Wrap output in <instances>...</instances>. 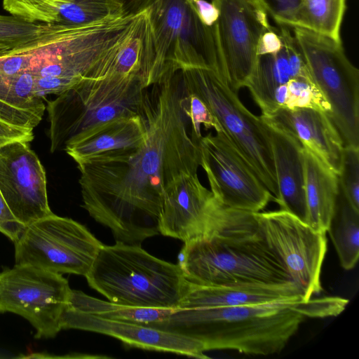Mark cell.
Returning a JSON list of instances; mask_svg holds the SVG:
<instances>
[{
	"mask_svg": "<svg viewBox=\"0 0 359 359\" xmlns=\"http://www.w3.org/2000/svg\"><path fill=\"white\" fill-rule=\"evenodd\" d=\"M122 6L123 15L137 14L146 8L150 0H116Z\"/></svg>",
	"mask_w": 359,
	"mask_h": 359,
	"instance_id": "obj_38",
	"label": "cell"
},
{
	"mask_svg": "<svg viewBox=\"0 0 359 359\" xmlns=\"http://www.w3.org/2000/svg\"><path fill=\"white\" fill-rule=\"evenodd\" d=\"M46 23L26 21L13 15H0V57L36 39Z\"/></svg>",
	"mask_w": 359,
	"mask_h": 359,
	"instance_id": "obj_28",
	"label": "cell"
},
{
	"mask_svg": "<svg viewBox=\"0 0 359 359\" xmlns=\"http://www.w3.org/2000/svg\"><path fill=\"white\" fill-rule=\"evenodd\" d=\"M178 264L187 280L200 285L292 282L255 212L226 206L210 234L184 243Z\"/></svg>",
	"mask_w": 359,
	"mask_h": 359,
	"instance_id": "obj_2",
	"label": "cell"
},
{
	"mask_svg": "<svg viewBox=\"0 0 359 359\" xmlns=\"http://www.w3.org/2000/svg\"><path fill=\"white\" fill-rule=\"evenodd\" d=\"M33 130L14 126L0 118V147L15 142L32 141Z\"/></svg>",
	"mask_w": 359,
	"mask_h": 359,
	"instance_id": "obj_36",
	"label": "cell"
},
{
	"mask_svg": "<svg viewBox=\"0 0 359 359\" xmlns=\"http://www.w3.org/2000/svg\"><path fill=\"white\" fill-rule=\"evenodd\" d=\"M224 208L197 173L182 174L166 190L158 231L184 243L206 237L216 228Z\"/></svg>",
	"mask_w": 359,
	"mask_h": 359,
	"instance_id": "obj_15",
	"label": "cell"
},
{
	"mask_svg": "<svg viewBox=\"0 0 359 359\" xmlns=\"http://www.w3.org/2000/svg\"><path fill=\"white\" fill-rule=\"evenodd\" d=\"M302 0H262L267 13L280 26L289 27Z\"/></svg>",
	"mask_w": 359,
	"mask_h": 359,
	"instance_id": "obj_34",
	"label": "cell"
},
{
	"mask_svg": "<svg viewBox=\"0 0 359 359\" xmlns=\"http://www.w3.org/2000/svg\"><path fill=\"white\" fill-rule=\"evenodd\" d=\"M182 106L184 114L190 121L191 135L196 143L198 144L203 137L201 130V125H203L206 129L214 128L216 133L221 131L216 118L205 104L196 95L186 94L183 90Z\"/></svg>",
	"mask_w": 359,
	"mask_h": 359,
	"instance_id": "obj_32",
	"label": "cell"
},
{
	"mask_svg": "<svg viewBox=\"0 0 359 359\" xmlns=\"http://www.w3.org/2000/svg\"><path fill=\"white\" fill-rule=\"evenodd\" d=\"M298 302H304L303 294L293 282L206 286L187 280L179 308H217Z\"/></svg>",
	"mask_w": 359,
	"mask_h": 359,
	"instance_id": "obj_18",
	"label": "cell"
},
{
	"mask_svg": "<svg viewBox=\"0 0 359 359\" xmlns=\"http://www.w3.org/2000/svg\"><path fill=\"white\" fill-rule=\"evenodd\" d=\"M29 142L0 147V191L14 217L26 226L53 213L44 168Z\"/></svg>",
	"mask_w": 359,
	"mask_h": 359,
	"instance_id": "obj_14",
	"label": "cell"
},
{
	"mask_svg": "<svg viewBox=\"0 0 359 359\" xmlns=\"http://www.w3.org/2000/svg\"><path fill=\"white\" fill-rule=\"evenodd\" d=\"M304 160L306 224L316 231L327 233L339 194V177L304 147Z\"/></svg>",
	"mask_w": 359,
	"mask_h": 359,
	"instance_id": "obj_20",
	"label": "cell"
},
{
	"mask_svg": "<svg viewBox=\"0 0 359 359\" xmlns=\"http://www.w3.org/2000/svg\"><path fill=\"white\" fill-rule=\"evenodd\" d=\"M179 70L184 92L196 95L205 104L218 122L220 132L275 200L278 195L275 166L269 132L262 117L249 111L238 93L215 71L201 67Z\"/></svg>",
	"mask_w": 359,
	"mask_h": 359,
	"instance_id": "obj_6",
	"label": "cell"
},
{
	"mask_svg": "<svg viewBox=\"0 0 359 359\" xmlns=\"http://www.w3.org/2000/svg\"><path fill=\"white\" fill-rule=\"evenodd\" d=\"M147 90V137L139 147L112 151L77 164L82 207L109 228L116 242L142 245L156 236L167 189L197 173L201 151L188 132L180 70L168 68Z\"/></svg>",
	"mask_w": 359,
	"mask_h": 359,
	"instance_id": "obj_1",
	"label": "cell"
},
{
	"mask_svg": "<svg viewBox=\"0 0 359 359\" xmlns=\"http://www.w3.org/2000/svg\"><path fill=\"white\" fill-rule=\"evenodd\" d=\"M67 306L105 319L149 325L163 320L172 309L142 308L121 305L72 290Z\"/></svg>",
	"mask_w": 359,
	"mask_h": 359,
	"instance_id": "obj_25",
	"label": "cell"
},
{
	"mask_svg": "<svg viewBox=\"0 0 359 359\" xmlns=\"http://www.w3.org/2000/svg\"><path fill=\"white\" fill-rule=\"evenodd\" d=\"M255 214L265 241L291 280L301 289L304 302L320 294L321 269L327 252L326 233L316 231L280 209Z\"/></svg>",
	"mask_w": 359,
	"mask_h": 359,
	"instance_id": "obj_11",
	"label": "cell"
},
{
	"mask_svg": "<svg viewBox=\"0 0 359 359\" xmlns=\"http://www.w3.org/2000/svg\"><path fill=\"white\" fill-rule=\"evenodd\" d=\"M281 44L275 50L258 55L255 67L245 83L262 116L276 111L273 102L276 89L292 79L289 63L290 44L293 35L287 27L280 26Z\"/></svg>",
	"mask_w": 359,
	"mask_h": 359,
	"instance_id": "obj_21",
	"label": "cell"
},
{
	"mask_svg": "<svg viewBox=\"0 0 359 359\" xmlns=\"http://www.w3.org/2000/svg\"><path fill=\"white\" fill-rule=\"evenodd\" d=\"M348 303V300L341 297H324L310 299L300 302L297 310L304 316L324 318L339 315Z\"/></svg>",
	"mask_w": 359,
	"mask_h": 359,
	"instance_id": "obj_33",
	"label": "cell"
},
{
	"mask_svg": "<svg viewBox=\"0 0 359 359\" xmlns=\"http://www.w3.org/2000/svg\"><path fill=\"white\" fill-rule=\"evenodd\" d=\"M219 11L215 24L223 79L236 93L245 87L258 58L264 34L271 25L262 0H212Z\"/></svg>",
	"mask_w": 359,
	"mask_h": 359,
	"instance_id": "obj_12",
	"label": "cell"
},
{
	"mask_svg": "<svg viewBox=\"0 0 359 359\" xmlns=\"http://www.w3.org/2000/svg\"><path fill=\"white\" fill-rule=\"evenodd\" d=\"M346 0H302L289 27L303 28L341 41L340 29Z\"/></svg>",
	"mask_w": 359,
	"mask_h": 359,
	"instance_id": "obj_26",
	"label": "cell"
},
{
	"mask_svg": "<svg viewBox=\"0 0 359 359\" xmlns=\"http://www.w3.org/2000/svg\"><path fill=\"white\" fill-rule=\"evenodd\" d=\"M287 97L285 108H307L326 114L331 107L312 78H292L287 83Z\"/></svg>",
	"mask_w": 359,
	"mask_h": 359,
	"instance_id": "obj_30",
	"label": "cell"
},
{
	"mask_svg": "<svg viewBox=\"0 0 359 359\" xmlns=\"http://www.w3.org/2000/svg\"><path fill=\"white\" fill-rule=\"evenodd\" d=\"M338 177L340 189L346 200L359 212V147H344Z\"/></svg>",
	"mask_w": 359,
	"mask_h": 359,
	"instance_id": "obj_31",
	"label": "cell"
},
{
	"mask_svg": "<svg viewBox=\"0 0 359 359\" xmlns=\"http://www.w3.org/2000/svg\"><path fill=\"white\" fill-rule=\"evenodd\" d=\"M263 121L269 135L278 185L274 201L280 210L306 223L304 147L286 130Z\"/></svg>",
	"mask_w": 359,
	"mask_h": 359,
	"instance_id": "obj_19",
	"label": "cell"
},
{
	"mask_svg": "<svg viewBox=\"0 0 359 359\" xmlns=\"http://www.w3.org/2000/svg\"><path fill=\"white\" fill-rule=\"evenodd\" d=\"M261 117L292 135L305 149L339 175L344 147L326 114L307 108H280Z\"/></svg>",
	"mask_w": 359,
	"mask_h": 359,
	"instance_id": "obj_17",
	"label": "cell"
},
{
	"mask_svg": "<svg viewBox=\"0 0 359 359\" xmlns=\"http://www.w3.org/2000/svg\"><path fill=\"white\" fill-rule=\"evenodd\" d=\"M14 244L16 264L83 276L103 245L85 226L53 212L26 226Z\"/></svg>",
	"mask_w": 359,
	"mask_h": 359,
	"instance_id": "obj_9",
	"label": "cell"
},
{
	"mask_svg": "<svg viewBox=\"0 0 359 359\" xmlns=\"http://www.w3.org/2000/svg\"><path fill=\"white\" fill-rule=\"evenodd\" d=\"M298 302L179 308L147 325L198 340L205 351L269 355L282 351L304 320L305 316L296 309Z\"/></svg>",
	"mask_w": 359,
	"mask_h": 359,
	"instance_id": "obj_3",
	"label": "cell"
},
{
	"mask_svg": "<svg viewBox=\"0 0 359 359\" xmlns=\"http://www.w3.org/2000/svg\"><path fill=\"white\" fill-rule=\"evenodd\" d=\"M62 330L76 329L116 338L124 344L147 351L168 352L196 358H208L203 345L195 339L154 327L112 320L66 306L61 318Z\"/></svg>",
	"mask_w": 359,
	"mask_h": 359,
	"instance_id": "obj_16",
	"label": "cell"
},
{
	"mask_svg": "<svg viewBox=\"0 0 359 359\" xmlns=\"http://www.w3.org/2000/svg\"><path fill=\"white\" fill-rule=\"evenodd\" d=\"M328 232L341 266L351 270L359 257V212L348 202L340 189Z\"/></svg>",
	"mask_w": 359,
	"mask_h": 359,
	"instance_id": "obj_24",
	"label": "cell"
},
{
	"mask_svg": "<svg viewBox=\"0 0 359 359\" xmlns=\"http://www.w3.org/2000/svg\"><path fill=\"white\" fill-rule=\"evenodd\" d=\"M200 165L210 191L224 205L259 212L274 196L221 132L210 133L198 142Z\"/></svg>",
	"mask_w": 359,
	"mask_h": 359,
	"instance_id": "obj_13",
	"label": "cell"
},
{
	"mask_svg": "<svg viewBox=\"0 0 359 359\" xmlns=\"http://www.w3.org/2000/svg\"><path fill=\"white\" fill-rule=\"evenodd\" d=\"M25 227L14 217L0 191V232L15 243Z\"/></svg>",
	"mask_w": 359,
	"mask_h": 359,
	"instance_id": "obj_35",
	"label": "cell"
},
{
	"mask_svg": "<svg viewBox=\"0 0 359 359\" xmlns=\"http://www.w3.org/2000/svg\"><path fill=\"white\" fill-rule=\"evenodd\" d=\"M85 277L111 302L164 309L179 308L187 283L179 264L160 259L141 245L120 242L102 245Z\"/></svg>",
	"mask_w": 359,
	"mask_h": 359,
	"instance_id": "obj_4",
	"label": "cell"
},
{
	"mask_svg": "<svg viewBox=\"0 0 359 359\" xmlns=\"http://www.w3.org/2000/svg\"><path fill=\"white\" fill-rule=\"evenodd\" d=\"M46 107L35 92L30 72L13 76L0 74V118L16 126L34 129L41 122Z\"/></svg>",
	"mask_w": 359,
	"mask_h": 359,
	"instance_id": "obj_22",
	"label": "cell"
},
{
	"mask_svg": "<svg viewBox=\"0 0 359 359\" xmlns=\"http://www.w3.org/2000/svg\"><path fill=\"white\" fill-rule=\"evenodd\" d=\"M147 88L138 81L108 78L83 81L46 106L52 153L82 142L114 121L142 114Z\"/></svg>",
	"mask_w": 359,
	"mask_h": 359,
	"instance_id": "obj_5",
	"label": "cell"
},
{
	"mask_svg": "<svg viewBox=\"0 0 359 359\" xmlns=\"http://www.w3.org/2000/svg\"><path fill=\"white\" fill-rule=\"evenodd\" d=\"M191 4L200 20L205 25L213 26L219 15L215 5L206 0H190Z\"/></svg>",
	"mask_w": 359,
	"mask_h": 359,
	"instance_id": "obj_37",
	"label": "cell"
},
{
	"mask_svg": "<svg viewBox=\"0 0 359 359\" xmlns=\"http://www.w3.org/2000/svg\"><path fill=\"white\" fill-rule=\"evenodd\" d=\"M121 16L122 6L116 0H72L60 8L57 23L82 25Z\"/></svg>",
	"mask_w": 359,
	"mask_h": 359,
	"instance_id": "obj_27",
	"label": "cell"
},
{
	"mask_svg": "<svg viewBox=\"0 0 359 359\" xmlns=\"http://www.w3.org/2000/svg\"><path fill=\"white\" fill-rule=\"evenodd\" d=\"M147 137V123L143 111L142 114L120 118L90 138L69 146L65 151L79 164L104 153L137 148Z\"/></svg>",
	"mask_w": 359,
	"mask_h": 359,
	"instance_id": "obj_23",
	"label": "cell"
},
{
	"mask_svg": "<svg viewBox=\"0 0 359 359\" xmlns=\"http://www.w3.org/2000/svg\"><path fill=\"white\" fill-rule=\"evenodd\" d=\"M293 30L307 68L331 107L328 117L344 147H359V70L341 41L303 28Z\"/></svg>",
	"mask_w": 359,
	"mask_h": 359,
	"instance_id": "obj_8",
	"label": "cell"
},
{
	"mask_svg": "<svg viewBox=\"0 0 359 359\" xmlns=\"http://www.w3.org/2000/svg\"><path fill=\"white\" fill-rule=\"evenodd\" d=\"M72 289L62 274L29 264H15L0 272V313L25 318L35 338L55 337Z\"/></svg>",
	"mask_w": 359,
	"mask_h": 359,
	"instance_id": "obj_10",
	"label": "cell"
},
{
	"mask_svg": "<svg viewBox=\"0 0 359 359\" xmlns=\"http://www.w3.org/2000/svg\"><path fill=\"white\" fill-rule=\"evenodd\" d=\"M146 8L155 52L151 86L169 67H207L223 78L215 25H204L190 0H150Z\"/></svg>",
	"mask_w": 359,
	"mask_h": 359,
	"instance_id": "obj_7",
	"label": "cell"
},
{
	"mask_svg": "<svg viewBox=\"0 0 359 359\" xmlns=\"http://www.w3.org/2000/svg\"><path fill=\"white\" fill-rule=\"evenodd\" d=\"M72 0H3V7L11 15L26 21L57 23L60 8Z\"/></svg>",
	"mask_w": 359,
	"mask_h": 359,
	"instance_id": "obj_29",
	"label": "cell"
}]
</instances>
